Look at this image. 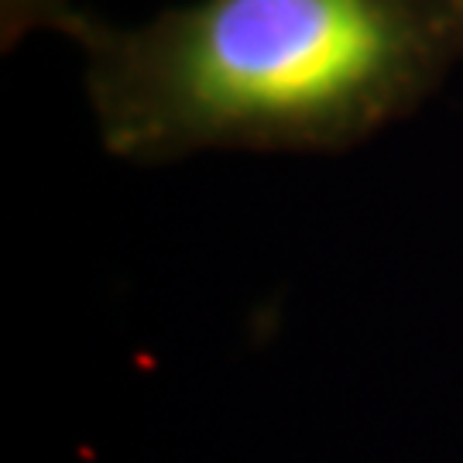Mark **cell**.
Instances as JSON below:
<instances>
[{
  "mask_svg": "<svg viewBox=\"0 0 463 463\" xmlns=\"http://www.w3.org/2000/svg\"><path fill=\"white\" fill-rule=\"evenodd\" d=\"M103 148L333 155L415 114L463 62V0H193L141 28L80 17Z\"/></svg>",
  "mask_w": 463,
  "mask_h": 463,
  "instance_id": "1",
  "label": "cell"
},
{
  "mask_svg": "<svg viewBox=\"0 0 463 463\" xmlns=\"http://www.w3.org/2000/svg\"><path fill=\"white\" fill-rule=\"evenodd\" d=\"M0 17H4V49H11L32 28H55L72 34L83 14L69 0H0Z\"/></svg>",
  "mask_w": 463,
  "mask_h": 463,
  "instance_id": "2",
  "label": "cell"
}]
</instances>
